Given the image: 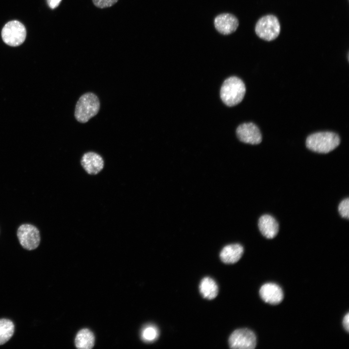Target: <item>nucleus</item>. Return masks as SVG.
Listing matches in <instances>:
<instances>
[{
  "instance_id": "1",
  "label": "nucleus",
  "mask_w": 349,
  "mask_h": 349,
  "mask_svg": "<svg viewBox=\"0 0 349 349\" xmlns=\"http://www.w3.org/2000/svg\"><path fill=\"white\" fill-rule=\"evenodd\" d=\"M245 92L246 87L243 81L238 77L233 76L226 79L222 83L220 96L226 105L232 107L243 100Z\"/></svg>"
},
{
  "instance_id": "2",
  "label": "nucleus",
  "mask_w": 349,
  "mask_h": 349,
  "mask_svg": "<svg viewBox=\"0 0 349 349\" xmlns=\"http://www.w3.org/2000/svg\"><path fill=\"white\" fill-rule=\"evenodd\" d=\"M338 135L332 132H319L309 135L306 140L307 147L317 153H328L340 143Z\"/></svg>"
},
{
  "instance_id": "3",
  "label": "nucleus",
  "mask_w": 349,
  "mask_h": 349,
  "mask_svg": "<svg viewBox=\"0 0 349 349\" xmlns=\"http://www.w3.org/2000/svg\"><path fill=\"white\" fill-rule=\"evenodd\" d=\"M99 108V100L95 95L92 93L85 94L76 104L75 117L79 122L86 123L97 113Z\"/></svg>"
},
{
  "instance_id": "4",
  "label": "nucleus",
  "mask_w": 349,
  "mask_h": 349,
  "mask_svg": "<svg viewBox=\"0 0 349 349\" xmlns=\"http://www.w3.org/2000/svg\"><path fill=\"white\" fill-rule=\"evenodd\" d=\"M255 31L260 38L268 41L276 39L280 32V25L278 18L273 15H267L257 22Z\"/></svg>"
},
{
  "instance_id": "5",
  "label": "nucleus",
  "mask_w": 349,
  "mask_h": 349,
  "mask_svg": "<svg viewBox=\"0 0 349 349\" xmlns=\"http://www.w3.org/2000/svg\"><path fill=\"white\" fill-rule=\"evenodd\" d=\"M1 36L6 44L13 47L18 46L25 40L26 30L24 26L19 21H11L7 23L2 28Z\"/></svg>"
},
{
  "instance_id": "6",
  "label": "nucleus",
  "mask_w": 349,
  "mask_h": 349,
  "mask_svg": "<svg viewBox=\"0 0 349 349\" xmlns=\"http://www.w3.org/2000/svg\"><path fill=\"white\" fill-rule=\"evenodd\" d=\"M17 237L21 246L28 251L37 248L40 242L41 237L38 229L30 223H24L17 230Z\"/></svg>"
},
{
  "instance_id": "7",
  "label": "nucleus",
  "mask_w": 349,
  "mask_h": 349,
  "mask_svg": "<svg viewBox=\"0 0 349 349\" xmlns=\"http://www.w3.org/2000/svg\"><path fill=\"white\" fill-rule=\"evenodd\" d=\"M229 345L231 349H254L256 345V336L249 329H238L230 335Z\"/></svg>"
},
{
  "instance_id": "8",
  "label": "nucleus",
  "mask_w": 349,
  "mask_h": 349,
  "mask_svg": "<svg viewBox=\"0 0 349 349\" xmlns=\"http://www.w3.org/2000/svg\"><path fill=\"white\" fill-rule=\"evenodd\" d=\"M236 133L238 139L244 143L257 144L262 141V135L258 127L252 123L240 125Z\"/></svg>"
},
{
  "instance_id": "9",
  "label": "nucleus",
  "mask_w": 349,
  "mask_h": 349,
  "mask_svg": "<svg viewBox=\"0 0 349 349\" xmlns=\"http://www.w3.org/2000/svg\"><path fill=\"white\" fill-rule=\"evenodd\" d=\"M239 22L233 15L223 13L217 16L214 19V26L217 31L223 35H228L237 29Z\"/></svg>"
},
{
  "instance_id": "10",
  "label": "nucleus",
  "mask_w": 349,
  "mask_h": 349,
  "mask_svg": "<svg viewBox=\"0 0 349 349\" xmlns=\"http://www.w3.org/2000/svg\"><path fill=\"white\" fill-rule=\"evenodd\" d=\"M259 294L265 302L273 305L280 303L284 298L282 288L272 283L264 284L260 289Z\"/></svg>"
},
{
  "instance_id": "11",
  "label": "nucleus",
  "mask_w": 349,
  "mask_h": 349,
  "mask_svg": "<svg viewBox=\"0 0 349 349\" xmlns=\"http://www.w3.org/2000/svg\"><path fill=\"white\" fill-rule=\"evenodd\" d=\"M81 164L85 171L90 174H96L104 167V160L99 154L89 152L83 155Z\"/></svg>"
},
{
  "instance_id": "12",
  "label": "nucleus",
  "mask_w": 349,
  "mask_h": 349,
  "mask_svg": "<svg viewBox=\"0 0 349 349\" xmlns=\"http://www.w3.org/2000/svg\"><path fill=\"white\" fill-rule=\"evenodd\" d=\"M258 227L261 234L269 239L274 238L279 230L278 222L270 215H264L259 218Z\"/></svg>"
},
{
  "instance_id": "13",
  "label": "nucleus",
  "mask_w": 349,
  "mask_h": 349,
  "mask_svg": "<svg viewBox=\"0 0 349 349\" xmlns=\"http://www.w3.org/2000/svg\"><path fill=\"white\" fill-rule=\"evenodd\" d=\"M243 251V248L240 244H229L223 248L220 253V256L223 263L234 264L240 259Z\"/></svg>"
},
{
  "instance_id": "14",
  "label": "nucleus",
  "mask_w": 349,
  "mask_h": 349,
  "mask_svg": "<svg viewBox=\"0 0 349 349\" xmlns=\"http://www.w3.org/2000/svg\"><path fill=\"white\" fill-rule=\"evenodd\" d=\"M95 336L93 333L88 329L80 330L77 334L75 344L79 349H91L94 345Z\"/></svg>"
},
{
  "instance_id": "15",
  "label": "nucleus",
  "mask_w": 349,
  "mask_h": 349,
  "mask_svg": "<svg viewBox=\"0 0 349 349\" xmlns=\"http://www.w3.org/2000/svg\"><path fill=\"white\" fill-rule=\"evenodd\" d=\"M199 290L204 298L212 300L217 296L218 287L213 279L206 277L202 279L199 285Z\"/></svg>"
},
{
  "instance_id": "16",
  "label": "nucleus",
  "mask_w": 349,
  "mask_h": 349,
  "mask_svg": "<svg viewBox=\"0 0 349 349\" xmlns=\"http://www.w3.org/2000/svg\"><path fill=\"white\" fill-rule=\"evenodd\" d=\"M14 332L15 325L11 320L0 319V345L8 342L13 336Z\"/></svg>"
},
{
  "instance_id": "17",
  "label": "nucleus",
  "mask_w": 349,
  "mask_h": 349,
  "mask_svg": "<svg viewBox=\"0 0 349 349\" xmlns=\"http://www.w3.org/2000/svg\"><path fill=\"white\" fill-rule=\"evenodd\" d=\"M159 334V330L156 326L148 325L143 330L142 337L145 341L152 342L158 337Z\"/></svg>"
},
{
  "instance_id": "18",
  "label": "nucleus",
  "mask_w": 349,
  "mask_h": 349,
  "mask_svg": "<svg viewBox=\"0 0 349 349\" xmlns=\"http://www.w3.org/2000/svg\"><path fill=\"white\" fill-rule=\"evenodd\" d=\"M338 211L340 215L344 218H349V200L347 198L342 201L338 206Z\"/></svg>"
},
{
  "instance_id": "19",
  "label": "nucleus",
  "mask_w": 349,
  "mask_h": 349,
  "mask_svg": "<svg viewBox=\"0 0 349 349\" xmlns=\"http://www.w3.org/2000/svg\"><path fill=\"white\" fill-rule=\"evenodd\" d=\"M118 0H92L94 5L99 8L110 7L114 5Z\"/></svg>"
},
{
  "instance_id": "20",
  "label": "nucleus",
  "mask_w": 349,
  "mask_h": 349,
  "mask_svg": "<svg viewBox=\"0 0 349 349\" xmlns=\"http://www.w3.org/2000/svg\"><path fill=\"white\" fill-rule=\"evenodd\" d=\"M62 0H47L48 5L51 9L58 7Z\"/></svg>"
},
{
  "instance_id": "21",
  "label": "nucleus",
  "mask_w": 349,
  "mask_h": 349,
  "mask_svg": "<svg viewBox=\"0 0 349 349\" xmlns=\"http://www.w3.org/2000/svg\"><path fill=\"white\" fill-rule=\"evenodd\" d=\"M343 325L345 329L347 331H349V313H348L344 317L343 320Z\"/></svg>"
}]
</instances>
